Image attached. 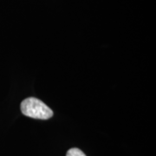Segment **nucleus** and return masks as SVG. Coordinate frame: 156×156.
Here are the masks:
<instances>
[{"instance_id":"f257e3e1","label":"nucleus","mask_w":156,"mask_h":156,"mask_svg":"<svg viewBox=\"0 0 156 156\" xmlns=\"http://www.w3.org/2000/svg\"><path fill=\"white\" fill-rule=\"evenodd\" d=\"M20 108L24 115L34 119L48 120L53 115V111L50 108L35 97H30L23 101Z\"/></svg>"},{"instance_id":"f03ea898","label":"nucleus","mask_w":156,"mask_h":156,"mask_svg":"<svg viewBox=\"0 0 156 156\" xmlns=\"http://www.w3.org/2000/svg\"><path fill=\"white\" fill-rule=\"evenodd\" d=\"M66 156H86V154L78 148H71L68 151Z\"/></svg>"}]
</instances>
